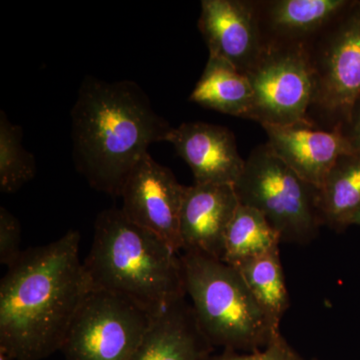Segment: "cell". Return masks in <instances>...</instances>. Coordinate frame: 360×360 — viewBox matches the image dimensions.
<instances>
[{
	"label": "cell",
	"mask_w": 360,
	"mask_h": 360,
	"mask_svg": "<svg viewBox=\"0 0 360 360\" xmlns=\"http://www.w3.org/2000/svg\"><path fill=\"white\" fill-rule=\"evenodd\" d=\"M80 234L22 251L0 283V347L16 360H42L63 347L91 288Z\"/></svg>",
	"instance_id": "obj_1"
},
{
	"label": "cell",
	"mask_w": 360,
	"mask_h": 360,
	"mask_svg": "<svg viewBox=\"0 0 360 360\" xmlns=\"http://www.w3.org/2000/svg\"><path fill=\"white\" fill-rule=\"evenodd\" d=\"M75 167L90 186L120 198L135 165L172 129L131 80L86 77L71 110Z\"/></svg>",
	"instance_id": "obj_2"
},
{
	"label": "cell",
	"mask_w": 360,
	"mask_h": 360,
	"mask_svg": "<svg viewBox=\"0 0 360 360\" xmlns=\"http://www.w3.org/2000/svg\"><path fill=\"white\" fill-rule=\"evenodd\" d=\"M84 265L91 290L125 296L153 314L186 295L179 253L120 208L99 213Z\"/></svg>",
	"instance_id": "obj_3"
},
{
	"label": "cell",
	"mask_w": 360,
	"mask_h": 360,
	"mask_svg": "<svg viewBox=\"0 0 360 360\" xmlns=\"http://www.w3.org/2000/svg\"><path fill=\"white\" fill-rule=\"evenodd\" d=\"M180 260L186 295L213 347L257 352L281 335L234 267L196 252L180 253Z\"/></svg>",
	"instance_id": "obj_4"
},
{
	"label": "cell",
	"mask_w": 360,
	"mask_h": 360,
	"mask_svg": "<svg viewBox=\"0 0 360 360\" xmlns=\"http://www.w3.org/2000/svg\"><path fill=\"white\" fill-rule=\"evenodd\" d=\"M240 205L266 217L281 243L307 245L322 226L317 188L307 184L264 143L251 151L234 184Z\"/></svg>",
	"instance_id": "obj_5"
},
{
	"label": "cell",
	"mask_w": 360,
	"mask_h": 360,
	"mask_svg": "<svg viewBox=\"0 0 360 360\" xmlns=\"http://www.w3.org/2000/svg\"><path fill=\"white\" fill-rule=\"evenodd\" d=\"M314 79L310 115L328 129L345 130L360 104V1L349 6L304 42Z\"/></svg>",
	"instance_id": "obj_6"
},
{
	"label": "cell",
	"mask_w": 360,
	"mask_h": 360,
	"mask_svg": "<svg viewBox=\"0 0 360 360\" xmlns=\"http://www.w3.org/2000/svg\"><path fill=\"white\" fill-rule=\"evenodd\" d=\"M155 315L125 296L91 290L60 352L65 360H132Z\"/></svg>",
	"instance_id": "obj_7"
},
{
	"label": "cell",
	"mask_w": 360,
	"mask_h": 360,
	"mask_svg": "<svg viewBox=\"0 0 360 360\" xmlns=\"http://www.w3.org/2000/svg\"><path fill=\"white\" fill-rule=\"evenodd\" d=\"M246 75L252 89L246 118L262 127L312 122L314 79L304 44L266 46Z\"/></svg>",
	"instance_id": "obj_8"
},
{
	"label": "cell",
	"mask_w": 360,
	"mask_h": 360,
	"mask_svg": "<svg viewBox=\"0 0 360 360\" xmlns=\"http://www.w3.org/2000/svg\"><path fill=\"white\" fill-rule=\"evenodd\" d=\"M186 187L148 153L127 177L120 210L130 221L153 232L180 255V213Z\"/></svg>",
	"instance_id": "obj_9"
},
{
	"label": "cell",
	"mask_w": 360,
	"mask_h": 360,
	"mask_svg": "<svg viewBox=\"0 0 360 360\" xmlns=\"http://www.w3.org/2000/svg\"><path fill=\"white\" fill-rule=\"evenodd\" d=\"M210 56L248 73L265 51L253 1L202 0L198 20Z\"/></svg>",
	"instance_id": "obj_10"
},
{
	"label": "cell",
	"mask_w": 360,
	"mask_h": 360,
	"mask_svg": "<svg viewBox=\"0 0 360 360\" xmlns=\"http://www.w3.org/2000/svg\"><path fill=\"white\" fill-rule=\"evenodd\" d=\"M266 143L307 184L319 188L341 156L356 150L342 129H328L314 122L264 125Z\"/></svg>",
	"instance_id": "obj_11"
},
{
	"label": "cell",
	"mask_w": 360,
	"mask_h": 360,
	"mask_svg": "<svg viewBox=\"0 0 360 360\" xmlns=\"http://www.w3.org/2000/svg\"><path fill=\"white\" fill-rule=\"evenodd\" d=\"M239 205L232 184L186 186L180 213L181 252L222 260L225 233Z\"/></svg>",
	"instance_id": "obj_12"
},
{
	"label": "cell",
	"mask_w": 360,
	"mask_h": 360,
	"mask_svg": "<svg viewBox=\"0 0 360 360\" xmlns=\"http://www.w3.org/2000/svg\"><path fill=\"white\" fill-rule=\"evenodd\" d=\"M167 142L191 167L194 184H232L238 181L245 160L239 155L231 130L206 122H184L172 127Z\"/></svg>",
	"instance_id": "obj_13"
},
{
	"label": "cell",
	"mask_w": 360,
	"mask_h": 360,
	"mask_svg": "<svg viewBox=\"0 0 360 360\" xmlns=\"http://www.w3.org/2000/svg\"><path fill=\"white\" fill-rule=\"evenodd\" d=\"M186 296L153 316L132 360H205L212 354L213 347L203 335Z\"/></svg>",
	"instance_id": "obj_14"
},
{
	"label": "cell",
	"mask_w": 360,
	"mask_h": 360,
	"mask_svg": "<svg viewBox=\"0 0 360 360\" xmlns=\"http://www.w3.org/2000/svg\"><path fill=\"white\" fill-rule=\"evenodd\" d=\"M352 0L253 1L265 47L304 44L342 13Z\"/></svg>",
	"instance_id": "obj_15"
},
{
	"label": "cell",
	"mask_w": 360,
	"mask_h": 360,
	"mask_svg": "<svg viewBox=\"0 0 360 360\" xmlns=\"http://www.w3.org/2000/svg\"><path fill=\"white\" fill-rule=\"evenodd\" d=\"M189 101L236 117H248L252 103L250 78L224 59L210 56Z\"/></svg>",
	"instance_id": "obj_16"
},
{
	"label": "cell",
	"mask_w": 360,
	"mask_h": 360,
	"mask_svg": "<svg viewBox=\"0 0 360 360\" xmlns=\"http://www.w3.org/2000/svg\"><path fill=\"white\" fill-rule=\"evenodd\" d=\"M322 225L336 231L352 225L360 212V151L341 156L317 189Z\"/></svg>",
	"instance_id": "obj_17"
},
{
	"label": "cell",
	"mask_w": 360,
	"mask_h": 360,
	"mask_svg": "<svg viewBox=\"0 0 360 360\" xmlns=\"http://www.w3.org/2000/svg\"><path fill=\"white\" fill-rule=\"evenodd\" d=\"M281 236L255 208L239 205L224 238L222 262L236 266L279 248Z\"/></svg>",
	"instance_id": "obj_18"
},
{
	"label": "cell",
	"mask_w": 360,
	"mask_h": 360,
	"mask_svg": "<svg viewBox=\"0 0 360 360\" xmlns=\"http://www.w3.org/2000/svg\"><path fill=\"white\" fill-rule=\"evenodd\" d=\"M232 267L240 274L260 307L281 324V319L290 307V295L279 248Z\"/></svg>",
	"instance_id": "obj_19"
},
{
	"label": "cell",
	"mask_w": 360,
	"mask_h": 360,
	"mask_svg": "<svg viewBox=\"0 0 360 360\" xmlns=\"http://www.w3.org/2000/svg\"><path fill=\"white\" fill-rule=\"evenodd\" d=\"M37 174V161L22 144V129L0 111V191L13 193Z\"/></svg>",
	"instance_id": "obj_20"
},
{
	"label": "cell",
	"mask_w": 360,
	"mask_h": 360,
	"mask_svg": "<svg viewBox=\"0 0 360 360\" xmlns=\"http://www.w3.org/2000/svg\"><path fill=\"white\" fill-rule=\"evenodd\" d=\"M21 226L20 220L1 206L0 207V262L7 267L20 258Z\"/></svg>",
	"instance_id": "obj_21"
},
{
	"label": "cell",
	"mask_w": 360,
	"mask_h": 360,
	"mask_svg": "<svg viewBox=\"0 0 360 360\" xmlns=\"http://www.w3.org/2000/svg\"><path fill=\"white\" fill-rule=\"evenodd\" d=\"M205 360H303L288 345L283 336L279 335L266 347L248 354L224 350V354L208 355Z\"/></svg>",
	"instance_id": "obj_22"
},
{
	"label": "cell",
	"mask_w": 360,
	"mask_h": 360,
	"mask_svg": "<svg viewBox=\"0 0 360 360\" xmlns=\"http://www.w3.org/2000/svg\"><path fill=\"white\" fill-rule=\"evenodd\" d=\"M345 134L352 141L354 148L360 151V104L356 111H355L352 124L345 130Z\"/></svg>",
	"instance_id": "obj_23"
},
{
	"label": "cell",
	"mask_w": 360,
	"mask_h": 360,
	"mask_svg": "<svg viewBox=\"0 0 360 360\" xmlns=\"http://www.w3.org/2000/svg\"><path fill=\"white\" fill-rule=\"evenodd\" d=\"M0 360H16V359L6 348L0 347Z\"/></svg>",
	"instance_id": "obj_24"
},
{
	"label": "cell",
	"mask_w": 360,
	"mask_h": 360,
	"mask_svg": "<svg viewBox=\"0 0 360 360\" xmlns=\"http://www.w3.org/2000/svg\"><path fill=\"white\" fill-rule=\"evenodd\" d=\"M352 224L360 225V212L355 215L354 220H352Z\"/></svg>",
	"instance_id": "obj_25"
}]
</instances>
